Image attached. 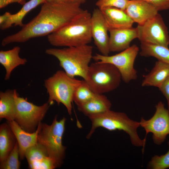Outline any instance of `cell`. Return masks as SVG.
<instances>
[{"label": "cell", "instance_id": "obj_1", "mask_svg": "<svg viewBox=\"0 0 169 169\" xmlns=\"http://www.w3.org/2000/svg\"><path fill=\"white\" fill-rule=\"evenodd\" d=\"M81 4L70 1L59 3L45 2L38 15L24 24L16 33L4 38L1 45L22 43L35 38L48 35L68 24L85 10Z\"/></svg>", "mask_w": 169, "mask_h": 169}, {"label": "cell", "instance_id": "obj_2", "mask_svg": "<svg viewBox=\"0 0 169 169\" xmlns=\"http://www.w3.org/2000/svg\"><path fill=\"white\" fill-rule=\"evenodd\" d=\"M91 14L87 10L57 31L47 36L48 42L57 47H77L88 44L92 39Z\"/></svg>", "mask_w": 169, "mask_h": 169}, {"label": "cell", "instance_id": "obj_3", "mask_svg": "<svg viewBox=\"0 0 169 169\" xmlns=\"http://www.w3.org/2000/svg\"><path fill=\"white\" fill-rule=\"evenodd\" d=\"M93 47L89 44L63 48H49L45 50L46 54L56 58L59 65L69 77L76 76L85 80L93 58Z\"/></svg>", "mask_w": 169, "mask_h": 169}, {"label": "cell", "instance_id": "obj_4", "mask_svg": "<svg viewBox=\"0 0 169 169\" xmlns=\"http://www.w3.org/2000/svg\"><path fill=\"white\" fill-rule=\"evenodd\" d=\"M92 125L86 138L89 139L95 130L101 127L109 131H123L130 136L132 144L136 146H143V152L146 142L139 137L137 129L140 122L131 119L124 112H115L110 110L103 113L88 117Z\"/></svg>", "mask_w": 169, "mask_h": 169}, {"label": "cell", "instance_id": "obj_5", "mask_svg": "<svg viewBox=\"0 0 169 169\" xmlns=\"http://www.w3.org/2000/svg\"><path fill=\"white\" fill-rule=\"evenodd\" d=\"M82 80L69 77L64 71L58 70L44 81V86L49 95L48 102L51 105L54 101L59 105L62 104L70 115L74 93Z\"/></svg>", "mask_w": 169, "mask_h": 169}, {"label": "cell", "instance_id": "obj_6", "mask_svg": "<svg viewBox=\"0 0 169 169\" xmlns=\"http://www.w3.org/2000/svg\"><path fill=\"white\" fill-rule=\"evenodd\" d=\"M66 120L63 117L58 121L56 115L50 125L42 123L38 136V142L45 148L48 156L54 161L57 168L62 165L65 156L66 147L63 145L62 138Z\"/></svg>", "mask_w": 169, "mask_h": 169}, {"label": "cell", "instance_id": "obj_7", "mask_svg": "<svg viewBox=\"0 0 169 169\" xmlns=\"http://www.w3.org/2000/svg\"><path fill=\"white\" fill-rule=\"evenodd\" d=\"M121 80L120 72L113 64L96 61L90 65L84 80L95 93L104 94L117 89Z\"/></svg>", "mask_w": 169, "mask_h": 169}, {"label": "cell", "instance_id": "obj_8", "mask_svg": "<svg viewBox=\"0 0 169 169\" xmlns=\"http://www.w3.org/2000/svg\"><path fill=\"white\" fill-rule=\"evenodd\" d=\"M16 113L14 120L24 131L30 133L36 131L44 117L51 104L48 101L42 105H36L19 96L14 90Z\"/></svg>", "mask_w": 169, "mask_h": 169}, {"label": "cell", "instance_id": "obj_9", "mask_svg": "<svg viewBox=\"0 0 169 169\" xmlns=\"http://www.w3.org/2000/svg\"><path fill=\"white\" fill-rule=\"evenodd\" d=\"M139 49L134 44L119 53L111 56H105L96 54L92 59L95 61L110 63L118 70L122 80L127 83L136 80L137 77V72L134 64Z\"/></svg>", "mask_w": 169, "mask_h": 169}, {"label": "cell", "instance_id": "obj_10", "mask_svg": "<svg viewBox=\"0 0 169 169\" xmlns=\"http://www.w3.org/2000/svg\"><path fill=\"white\" fill-rule=\"evenodd\" d=\"M138 38L141 43L158 45L168 47V29L161 15L158 13L141 25L136 27Z\"/></svg>", "mask_w": 169, "mask_h": 169}, {"label": "cell", "instance_id": "obj_11", "mask_svg": "<svg viewBox=\"0 0 169 169\" xmlns=\"http://www.w3.org/2000/svg\"><path fill=\"white\" fill-rule=\"evenodd\" d=\"M155 107V112L151 118L146 120L142 118L139 122L140 125L146 131L144 141L146 142L148 133H151L154 143L160 145L169 134V110L165 107L164 104L161 101Z\"/></svg>", "mask_w": 169, "mask_h": 169}, {"label": "cell", "instance_id": "obj_12", "mask_svg": "<svg viewBox=\"0 0 169 169\" xmlns=\"http://www.w3.org/2000/svg\"><path fill=\"white\" fill-rule=\"evenodd\" d=\"M109 31L101 10L95 8L91 16V33L95 45L101 54L109 55L110 52L109 47Z\"/></svg>", "mask_w": 169, "mask_h": 169}, {"label": "cell", "instance_id": "obj_13", "mask_svg": "<svg viewBox=\"0 0 169 169\" xmlns=\"http://www.w3.org/2000/svg\"><path fill=\"white\" fill-rule=\"evenodd\" d=\"M125 11L138 25L153 18L159 11L154 6L142 0H129Z\"/></svg>", "mask_w": 169, "mask_h": 169}, {"label": "cell", "instance_id": "obj_14", "mask_svg": "<svg viewBox=\"0 0 169 169\" xmlns=\"http://www.w3.org/2000/svg\"><path fill=\"white\" fill-rule=\"evenodd\" d=\"M109 32L110 52H120L127 49L131 42L138 37L136 27L111 29Z\"/></svg>", "mask_w": 169, "mask_h": 169}, {"label": "cell", "instance_id": "obj_15", "mask_svg": "<svg viewBox=\"0 0 169 169\" xmlns=\"http://www.w3.org/2000/svg\"><path fill=\"white\" fill-rule=\"evenodd\" d=\"M7 123L16 137L19 147V158L23 160L27 150L37 143L42 123L41 122L39 123L35 131L30 133L23 130L14 120L7 121Z\"/></svg>", "mask_w": 169, "mask_h": 169}, {"label": "cell", "instance_id": "obj_16", "mask_svg": "<svg viewBox=\"0 0 169 169\" xmlns=\"http://www.w3.org/2000/svg\"><path fill=\"white\" fill-rule=\"evenodd\" d=\"M109 30L132 27L134 23L125 10L114 7L100 9Z\"/></svg>", "mask_w": 169, "mask_h": 169}, {"label": "cell", "instance_id": "obj_17", "mask_svg": "<svg viewBox=\"0 0 169 169\" xmlns=\"http://www.w3.org/2000/svg\"><path fill=\"white\" fill-rule=\"evenodd\" d=\"M111 103L103 94H95L90 100L77 106L78 110L88 117L110 110Z\"/></svg>", "mask_w": 169, "mask_h": 169}, {"label": "cell", "instance_id": "obj_18", "mask_svg": "<svg viewBox=\"0 0 169 169\" xmlns=\"http://www.w3.org/2000/svg\"><path fill=\"white\" fill-rule=\"evenodd\" d=\"M20 48L16 46L12 49L6 51H0V63L6 70L5 80H8L13 70L20 65L26 64L27 60L21 58L19 55Z\"/></svg>", "mask_w": 169, "mask_h": 169}, {"label": "cell", "instance_id": "obj_19", "mask_svg": "<svg viewBox=\"0 0 169 169\" xmlns=\"http://www.w3.org/2000/svg\"><path fill=\"white\" fill-rule=\"evenodd\" d=\"M169 76V64L157 60L150 72L144 76L141 85L159 88Z\"/></svg>", "mask_w": 169, "mask_h": 169}, {"label": "cell", "instance_id": "obj_20", "mask_svg": "<svg viewBox=\"0 0 169 169\" xmlns=\"http://www.w3.org/2000/svg\"><path fill=\"white\" fill-rule=\"evenodd\" d=\"M17 139L9 124L4 123L0 126V162L4 161L13 148Z\"/></svg>", "mask_w": 169, "mask_h": 169}, {"label": "cell", "instance_id": "obj_21", "mask_svg": "<svg viewBox=\"0 0 169 169\" xmlns=\"http://www.w3.org/2000/svg\"><path fill=\"white\" fill-rule=\"evenodd\" d=\"M16 105L14 98V90H8L0 92V118L7 121L14 120Z\"/></svg>", "mask_w": 169, "mask_h": 169}, {"label": "cell", "instance_id": "obj_22", "mask_svg": "<svg viewBox=\"0 0 169 169\" xmlns=\"http://www.w3.org/2000/svg\"><path fill=\"white\" fill-rule=\"evenodd\" d=\"M46 2V0H30L23 5L22 8L17 13L11 14L9 18L4 23L0 25L1 30L8 29L14 25L23 27L24 24L23 20L25 15L31 10L39 5Z\"/></svg>", "mask_w": 169, "mask_h": 169}, {"label": "cell", "instance_id": "obj_23", "mask_svg": "<svg viewBox=\"0 0 169 169\" xmlns=\"http://www.w3.org/2000/svg\"><path fill=\"white\" fill-rule=\"evenodd\" d=\"M140 55L145 57H152L169 64V49L163 46L141 43Z\"/></svg>", "mask_w": 169, "mask_h": 169}, {"label": "cell", "instance_id": "obj_24", "mask_svg": "<svg viewBox=\"0 0 169 169\" xmlns=\"http://www.w3.org/2000/svg\"><path fill=\"white\" fill-rule=\"evenodd\" d=\"M95 94L91 90L86 82L83 80L74 92L73 101L77 106L88 101Z\"/></svg>", "mask_w": 169, "mask_h": 169}, {"label": "cell", "instance_id": "obj_25", "mask_svg": "<svg viewBox=\"0 0 169 169\" xmlns=\"http://www.w3.org/2000/svg\"><path fill=\"white\" fill-rule=\"evenodd\" d=\"M49 156L45 148L38 142L28 148L25 153V157L28 165Z\"/></svg>", "mask_w": 169, "mask_h": 169}, {"label": "cell", "instance_id": "obj_26", "mask_svg": "<svg viewBox=\"0 0 169 169\" xmlns=\"http://www.w3.org/2000/svg\"><path fill=\"white\" fill-rule=\"evenodd\" d=\"M19 157V147L17 141L13 148L6 159L0 163V169H19L20 166Z\"/></svg>", "mask_w": 169, "mask_h": 169}, {"label": "cell", "instance_id": "obj_27", "mask_svg": "<svg viewBox=\"0 0 169 169\" xmlns=\"http://www.w3.org/2000/svg\"><path fill=\"white\" fill-rule=\"evenodd\" d=\"M169 148V141L168 142ZM149 168L152 169H166L169 168V149L164 155L154 156L149 163Z\"/></svg>", "mask_w": 169, "mask_h": 169}, {"label": "cell", "instance_id": "obj_28", "mask_svg": "<svg viewBox=\"0 0 169 169\" xmlns=\"http://www.w3.org/2000/svg\"><path fill=\"white\" fill-rule=\"evenodd\" d=\"M129 0H98L95 3L100 9L107 7H114L125 10Z\"/></svg>", "mask_w": 169, "mask_h": 169}, {"label": "cell", "instance_id": "obj_29", "mask_svg": "<svg viewBox=\"0 0 169 169\" xmlns=\"http://www.w3.org/2000/svg\"><path fill=\"white\" fill-rule=\"evenodd\" d=\"M31 169H54L56 167L53 160L49 156L28 165Z\"/></svg>", "mask_w": 169, "mask_h": 169}, {"label": "cell", "instance_id": "obj_30", "mask_svg": "<svg viewBox=\"0 0 169 169\" xmlns=\"http://www.w3.org/2000/svg\"><path fill=\"white\" fill-rule=\"evenodd\" d=\"M154 6L158 11L169 9V0H142Z\"/></svg>", "mask_w": 169, "mask_h": 169}, {"label": "cell", "instance_id": "obj_31", "mask_svg": "<svg viewBox=\"0 0 169 169\" xmlns=\"http://www.w3.org/2000/svg\"><path fill=\"white\" fill-rule=\"evenodd\" d=\"M158 88L167 100L169 110V76Z\"/></svg>", "mask_w": 169, "mask_h": 169}, {"label": "cell", "instance_id": "obj_32", "mask_svg": "<svg viewBox=\"0 0 169 169\" xmlns=\"http://www.w3.org/2000/svg\"><path fill=\"white\" fill-rule=\"evenodd\" d=\"M26 3V0H0V8H2L12 3H18L23 5Z\"/></svg>", "mask_w": 169, "mask_h": 169}, {"label": "cell", "instance_id": "obj_33", "mask_svg": "<svg viewBox=\"0 0 169 169\" xmlns=\"http://www.w3.org/2000/svg\"><path fill=\"white\" fill-rule=\"evenodd\" d=\"M11 13L9 12H6L0 16V25L5 22L9 18Z\"/></svg>", "mask_w": 169, "mask_h": 169}, {"label": "cell", "instance_id": "obj_34", "mask_svg": "<svg viewBox=\"0 0 169 169\" xmlns=\"http://www.w3.org/2000/svg\"><path fill=\"white\" fill-rule=\"evenodd\" d=\"M69 1V0H46V2L50 3H59Z\"/></svg>", "mask_w": 169, "mask_h": 169}, {"label": "cell", "instance_id": "obj_35", "mask_svg": "<svg viewBox=\"0 0 169 169\" xmlns=\"http://www.w3.org/2000/svg\"><path fill=\"white\" fill-rule=\"evenodd\" d=\"M70 1L79 3L81 4L84 3L86 1V0H69Z\"/></svg>", "mask_w": 169, "mask_h": 169}]
</instances>
